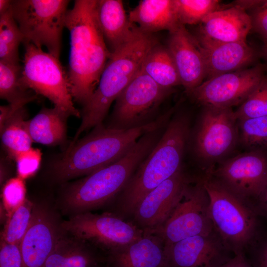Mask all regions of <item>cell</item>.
<instances>
[{
	"mask_svg": "<svg viewBox=\"0 0 267 267\" xmlns=\"http://www.w3.org/2000/svg\"><path fill=\"white\" fill-rule=\"evenodd\" d=\"M97 3V0H76L65 19L70 33L67 73L71 92L83 106L96 89L111 55L98 23Z\"/></svg>",
	"mask_w": 267,
	"mask_h": 267,
	"instance_id": "cell-1",
	"label": "cell"
},
{
	"mask_svg": "<svg viewBox=\"0 0 267 267\" xmlns=\"http://www.w3.org/2000/svg\"><path fill=\"white\" fill-rule=\"evenodd\" d=\"M163 128L143 134L125 155L115 163L64 184L55 204L60 213L70 217L91 212L109 203L124 189L152 150L163 134Z\"/></svg>",
	"mask_w": 267,
	"mask_h": 267,
	"instance_id": "cell-2",
	"label": "cell"
},
{
	"mask_svg": "<svg viewBox=\"0 0 267 267\" xmlns=\"http://www.w3.org/2000/svg\"><path fill=\"white\" fill-rule=\"evenodd\" d=\"M170 117L168 112L155 121L129 129L106 128L102 124L94 127L85 137L71 144L64 155L53 163L50 178L64 184L115 163L143 134L166 125Z\"/></svg>",
	"mask_w": 267,
	"mask_h": 267,
	"instance_id": "cell-3",
	"label": "cell"
},
{
	"mask_svg": "<svg viewBox=\"0 0 267 267\" xmlns=\"http://www.w3.org/2000/svg\"><path fill=\"white\" fill-rule=\"evenodd\" d=\"M157 43L152 34L140 31L111 53L96 89L83 106L81 124L73 142L84 131L102 124L113 101L140 70L146 55Z\"/></svg>",
	"mask_w": 267,
	"mask_h": 267,
	"instance_id": "cell-4",
	"label": "cell"
},
{
	"mask_svg": "<svg viewBox=\"0 0 267 267\" xmlns=\"http://www.w3.org/2000/svg\"><path fill=\"white\" fill-rule=\"evenodd\" d=\"M188 134L189 122L185 116L170 120L155 147L122 190L120 210L132 213L148 193L180 170Z\"/></svg>",
	"mask_w": 267,
	"mask_h": 267,
	"instance_id": "cell-5",
	"label": "cell"
},
{
	"mask_svg": "<svg viewBox=\"0 0 267 267\" xmlns=\"http://www.w3.org/2000/svg\"><path fill=\"white\" fill-rule=\"evenodd\" d=\"M209 199L208 211L214 230L224 247L235 254L254 239L258 211L208 175L202 181Z\"/></svg>",
	"mask_w": 267,
	"mask_h": 267,
	"instance_id": "cell-6",
	"label": "cell"
},
{
	"mask_svg": "<svg viewBox=\"0 0 267 267\" xmlns=\"http://www.w3.org/2000/svg\"><path fill=\"white\" fill-rule=\"evenodd\" d=\"M25 53L20 78L23 87L51 101L70 116L80 117L73 104L68 73L59 58L31 43H24Z\"/></svg>",
	"mask_w": 267,
	"mask_h": 267,
	"instance_id": "cell-7",
	"label": "cell"
},
{
	"mask_svg": "<svg viewBox=\"0 0 267 267\" xmlns=\"http://www.w3.org/2000/svg\"><path fill=\"white\" fill-rule=\"evenodd\" d=\"M69 0H12V15L24 36V43L45 46L59 58L62 32Z\"/></svg>",
	"mask_w": 267,
	"mask_h": 267,
	"instance_id": "cell-8",
	"label": "cell"
},
{
	"mask_svg": "<svg viewBox=\"0 0 267 267\" xmlns=\"http://www.w3.org/2000/svg\"><path fill=\"white\" fill-rule=\"evenodd\" d=\"M63 227L69 234L108 253L135 242L144 234L137 226L109 212L71 216L63 221Z\"/></svg>",
	"mask_w": 267,
	"mask_h": 267,
	"instance_id": "cell-9",
	"label": "cell"
},
{
	"mask_svg": "<svg viewBox=\"0 0 267 267\" xmlns=\"http://www.w3.org/2000/svg\"><path fill=\"white\" fill-rule=\"evenodd\" d=\"M141 69L115 100L109 128L129 129L142 126L170 93Z\"/></svg>",
	"mask_w": 267,
	"mask_h": 267,
	"instance_id": "cell-10",
	"label": "cell"
},
{
	"mask_svg": "<svg viewBox=\"0 0 267 267\" xmlns=\"http://www.w3.org/2000/svg\"><path fill=\"white\" fill-rule=\"evenodd\" d=\"M55 204L34 201L29 227L21 243L22 267H43L60 238L66 231Z\"/></svg>",
	"mask_w": 267,
	"mask_h": 267,
	"instance_id": "cell-11",
	"label": "cell"
},
{
	"mask_svg": "<svg viewBox=\"0 0 267 267\" xmlns=\"http://www.w3.org/2000/svg\"><path fill=\"white\" fill-rule=\"evenodd\" d=\"M209 199L201 183L187 186L173 213L156 233L164 246L193 236L214 232L209 211Z\"/></svg>",
	"mask_w": 267,
	"mask_h": 267,
	"instance_id": "cell-12",
	"label": "cell"
},
{
	"mask_svg": "<svg viewBox=\"0 0 267 267\" xmlns=\"http://www.w3.org/2000/svg\"><path fill=\"white\" fill-rule=\"evenodd\" d=\"M209 174L246 204L249 200L257 202V209L267 187V160L261 153L248 152L228 159Z\"/></svg>",
	"mask_w": 267,
	"mask_h": 267,
	"instance_id": "cell-13",
	"label": "cell"
},
{
	"mask_svg": "<svg viewBox=\"0 0 267 267\" xmlns=\"http://www.w3.org/2000/svg\"><path fill=\"white\" fill-rule=\"evenodd\" d=\"M263 81L261 68L256 66L213 77L186 92L207 107L231 108L241 104Z\"/></svg>",
	"mask_w": 267,
	"mask_h": 267,
	"instance_id": "cell-14",
	"label": "cell"
},
{
	"mask_svg": "<svg viewBox=\"0 0 267 267\" xmlns=\"http://www.w3.org/2000/svg\"><path fill=\"white\" fill-rule=\"evenodd\" d=\"M188 185L180 170L148 193L132 213L137 226L144 233H156L168 220Z\"/></svg>",
	"mask_w": 267,
	"mask_h": 267,
	"instance_id": "cell-15",
	"label": "cell"
},
{
	"mask_svg": "<svg viewBox=\"0 0 267 267\" xmlns=\"http://www.w3.org/2000/svg\"><path fill=\"white\" fill-rule=\"evenodd\" d=\"M236 121L231 108L207 107L196 136L197 154L208 160L225 155L236 141Z\"/></svg>",
	"mask_w": 267,
	"mask_h": 267,
	"instance_id": "cell-16",
	"label": "cell"
},
{
	"mask_svg": "<svg viewBox=\"0 0 267 267\" xmlns=\"http://www.w3.org/2000/svg\"><path fill=\"white\" fill-rule=\"evenodd\" d=\"M169 33L167 47L177 67L181 85L186 91L192 89L200 85L206 76L200 44L182 24H179Z\"/></svg>",
	"mask_w": 267,
	"mask_h": 267,
	"instance_id": "cell-17",
	"label": "cell"
},
{
	"mask_svg": "<svg viewBox=\"0 0 267 267\" xmlns=\"http://www.w3.org/2000/svg\"><path fill=\"white\" fill-rule=\"evenodd\" d=\"M214 232L197 235L164 246V267H216L223 245Z\"/></svg>",
	"mask_w": 267,
	"mask_h": 267,
	"instance_id": "cell-18",
	"label": "cell"
},
{
	"mask_svg": "<svg viewBox=\"0 0 267 267\" xmlns=\"http://www.w3.org/2000/svg\"><path fill=\"white\" fill-rule=\"evenodd\" d=\"M201 23L200 37L218 43L246 42L252 27L251 18L241 5L215 10Z\"/></svg>",
	"mask_w": 267,
	"mask_h": 267,
	"instance_id": "cell-19",
	"label": "cell"
},
{
	"mask_svg": "<svg viewBox=\"0 0 267 267\" xmlns=\"http://www.w3.org/2000/svg\"><path fill=\"white\" fill-rule=\"evenodd\" d=\"M202 51L209 79L242 69L255 57L246 42L218 43L201 37L197 40Z\"/></svg>",
	"mask_w": 267,
	"mask_h": 267,
	"instance_id": "cell-20",
	"label": "cell"
},
{
	"mask_svg": "<svg viewBox=\"0 0 267 267\" xmlns=\"http://www.w3.org/2000/svg\"><path fill=\"white\" fill-rule=\"evenodd\" d=\"M97 15L104 39L112 53L141 30L132 23L120 0H97Z\"/></svg>",
	"mask_w": 267,
	"mask_h": 267,
	"instance_id": "cell-21",
	"label": "cell"
},
{
	"mask_svg": "<svg viewBox=\"0 0 267 267\" xmlns=\"http://www.w3.org/2000/svg\"><path fill=\"white\" fill-rule=\"evenodd\" d=\"M109 267H164V245L157 235L144 233L138 240L109 253Z\"/></svg>",
	"mask_w": 267,
	"mask_h": 267,
	"instance_id": "cell-22",
	"label": "cell"
},
{
	"mask_svg": "<svg viewBox=\"0 0 267 267\" xmlns=\"http://www.w3.org/2000/svg\"><path fill=\"white\" fill-rule=\"evenodd\" d=\"M130 21L143 32H171L179 24L175 0H142L130 12Z\"/></svg>",
	"mask_w": 267,
	"mask_h": 267,
	"instance_id": "cell-23",
	"label": "cell"
},
{
	"mask_svg": "<svg viewBox=\"0 0 267 267\" xmlns=\"http://www.w3.org/2000/svg\"><path fill=\"white\" fill-rule=\"evenodd\" d=\"M94 248H96L66 232L43 267H97L99 258Z\"/></svg>",
	"mask_w": 267,
	"mask_h": 267,
	"instance_id": "cell-24",
	"label": "cell"
},
{
	"mask_svg": "<svg viewBox=\"0 0 267 267\" xmlns=\"http://www.w3.org/2000/svg\"><path fill=\"white\" fill-rule=\"evenodd\" d=\"M69 116L56 107L43 108L31 120L27 126L33 141L54 145L65 141L66 121Z\"/></svg>",
	"mask_w": 267,
	"mask_h": 267,
	"instance_id": "cell-25",
	"label": "cell"
},
{
	"mask_svg": "<svg viewBox=\"0 0 267 267\" xmlns=\"http://www.w3.org/2000/svg\"><path fill=\"white\" fill-rule=\"evenodd\" d=\"M141 69L161 87L171 89L181 85L179 75L167 47L155 44L146 55Z\"/></svg>",
	"mask_w": 267,
	"mask_h": 267,
	"instance_id": "cell-26",
	"label": "cell"
},
{
	"mask_svg": "<svg viewBox=\"0 0 267 267\" xmlns=\"http://www.w3.org/2000/svg\"><path fill=\"white\" fill-rule=\"evenodd\" d=\"M26 110L21 109L0 127L2 144L10 157L31 148L32 139L29 134Z\"/></svg>",
	"mask_w": 267,
	"mask_h": 267,
	"instance_id": "cell-27",
	"label": "cell"
},
{
	"mask_svg": "<svg viewBox=\"0 0 267 267\" xmlns=\"http://www.w3.org/2000/svg\"><path fill=\"white\" fill-rule=\"evenodd\" d=\"M24 42V36L15 21L11 6L0 14V61L19 63V46Z\"/></svg>",
	"mask_w": 267,
	"mask_h": 267,
	"instance_id": "cell-28",
	"label": "cell"
},
{
	"mask_svg": "<svg viewBox=\"0 0 267 267\" xmlns=\"http://www.w3.org/2000/svg\"><path fill=\"white\" fill-rule=\"evenodd\" d=\"M22 66L0 61V96L9 103L22 100L32 101L36 96L24 88L20 82Z\"/></svg>",
	"mask_w": 267,
	"mask_h": 267,
	"instance_id": "cell-29",
	"label": "cell"
},
{
	"mask_svg": "<svg viewBox=\"0 0 267 267\" xmlns=\"http://www.w3.org/2000/svg\"><path fill=\"white\" fill-rule=\"evenodd\" d=\"M34 201L26 198L8 217L1 233L0 241L20 244L30 223Z\"/></svg>",
	"mask_w": 267,
	"mask_h": 267,
	"instance_id": "cell-30",
	"label": "cell"
},
{
	"mask_svg": "<svg viewBox=\"0 0 267 267\" xmlns=\"http://www.w3.org/2000/svg\"><path fill=\"white\" fill-rule=\"evenodd\" d=\"M179 22L195 24L210 13L218 10L220 1L217 0H175Z\"/></svg>",
	"mask_w": 267,
	"mask_h": 267,
	"instance_id": "cell-31",
	"label": "cell"
},
{
	"mask_svg": "<svg viewBox=\"0 0 267 267\" xmlns=\"http://www.w3.org/2000/svg\"><path fill=\"white\" fill-rule=\"evenodd\" d=\"M234 113L239 121L267 116V82L263 81Z\"/></svg>",
	"mask_w": 267,
	"mask_h": 267,
	"instance_id": "cell-32",
	"label": "cell"
},
{
	"mask_svg": "<svg viewBox=\"0 0 267 267\" xmlns=\"http://www.w3.org/2000/svg\"><path fill=\"white\" fill-rule=\"evenodd\" d=\"M24 180L18 177L13 178L7 180L3 186L0 213L6 219L27 198Z\"/></svg>",
	"mask_w": 267,
	"mask_h": 267,
	"instance_id": "cell-33",
	"label": "cell"
},
{
	"mask_svg": "<svg viewBox=\"0 0 267 267\" xmlns=\"http://www.w3.org/2000/svg\"><path fill=\"white\" fill-rule=\"evenodd\" d=\"M242 142L249 147L267 144V116L240 120Z\"/></svg>",
	"mask_w": 267,
	"mask_h": 267,
	"instance_id": "cell-34",
	"label": "cell"
},
{
	"mask_svg": "<svg viewBox=\"0 0 267 267\" xmlns=\"http://www.w3.org/2000/svg\"><path fill=\"white\" fill-rule=\"evenodd\" d=\"M14 159L16 162L17 177L24 180L32 177L38 171L42 153L38 149L31 148L19 153Z\"/></svg>",
	"mask_w": 267,
	"mask_h": 267,
	"instance_id": "cell-35",
	"label": "cell"
},
{
	"mask_svg": "<svg viewBox=\"0 0 267 267\" xmlns=\"http://www.w3.org/2000/svg\"><path fill=\"white\" fill-rule=\"evenodd\" d=\"M20 244L0 241V267H22Z\"/></svg>",
	"mask_w": 267,
	"mask_h": 267,
	"instance_id": "cell-36",
	"label": "cell"
},
{
	"mask_svg": "<svg viewBox=\"0 0 267 267\" xmlns=\"http://www.w3.org/2000/svg\"><path fill=\"white\" fill-rule=\"evenodd\" d=\"M251 19L252 27L267 40V0L258 5Z\"/></svg>",
	"mask_w": 267,
	"mask_h": 267,
	"instance_id": "cell-37",
	"label": "cell"
},
{
	"mask_svg": "<svg viewBox=\"0 0 267 267\" xmlns=\"http://www.w3.org/2000/svg\"><path fill=\"white\" fill-rule=\"evenodd\" d=\"M31 100L26 99L9 103L7 105L0 106V127L15 113L24 107V105Z\"/></svg>",
	"mask_w": 267,
	"mask_h": 267,
	"instance_id": "cell-38",
	"label": "cell"
},
{
	"mask_svg": "<svg viewBox=\"0 0 267 267\" xmlns=\"http://www.w3.org/2000/svg\"><path fill=\"white\" fill-rule=\"evenodd\" d=\"M216 267H252L246 261L242 253L235 254V256L227 261H223Z\"/></svg>",
	"mask_w": 267,
	"mask_h": 267,
	"instance_id": "cell-39",
	"label": "cell"
},
{
	"mask_svg": "<svg viewBox=\"0 0 267 267\" xmlns=\"http://www.w3.org/2000/svg\"><path fill=\"white\" fill-rule=\"evenodd\" d=\"M258 267H267V239L263 243L259 252Z\"/></svg>",
	"mask_w": 267,
	"mask_h": 267,
	"instance_id": "cell-40",
	"label": "cell"
},
{
	"mask_svg": "<svg viewBox=\"0 0 267 267\" xmlns=\"http://www.w3.org/2000/svg\"><path fill=\"white\" fill-rule=\"evenodd\" d=\"M257 210L258 213H262L267 217V187L258 205Z\"/></svg>",
	"mask_w": 267,
	"mask_h": 267,
	"instance_id": "cell-41",
	"label": "cell"
},
{
	"mask_svg": "<svg viewBox=\"0 0 267 267\" xmlns=\"http://www.w3.org/2000/svg\"><path fill=\"white\" fill-rule=\"evenodd\" d=\"M12 1L9 0H0V14L5 12L10 8Z\"/></svg>",
	"mask_w": 267,
	"mask_h": 267,
	"instance_id": "cell-42",
	"label": "cell"
},
{
	"mask_svg": "<svg viewBox=\"0 0 267 267\" xmlns=\"http://www.w3.org/2000/svg\"><path fill=\"white\" fill-rule=\"evenodd\" d=\"M100 267L99 266H98V267Z\"/></svg>",
	"mask_w": 267,
	"mask_h": 267,
	"instance_id": "cell-43",
	"label": "cell"
},
{
	"mask_svg": "<svg viewBox=\"0 0 267 267\" xmlns=\"http://www.w3.org/2000/svg\"></svg>",
	"mask_w": 267,
	"mask_h": 267,
	"instance_id": "cell-44",
	"label": "cell"
}]
</instances>
